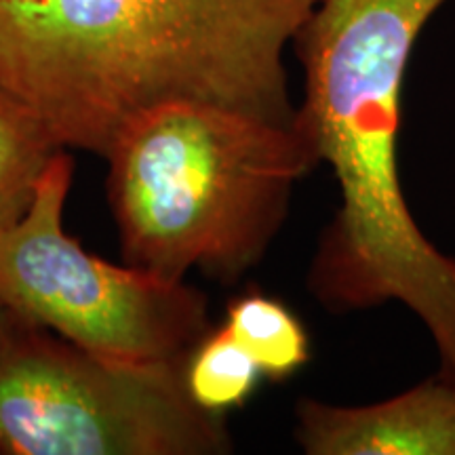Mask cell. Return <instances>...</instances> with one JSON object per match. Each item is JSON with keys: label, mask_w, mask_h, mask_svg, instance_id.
<instances>
[{"label": "cell", "mask_w": 455, "mask_h": 455, "mask_svg": "<svg viewBox=\"0 0 455 455\" xmlns=\"http://www.w3.org/2000/svg\"><path fill=\"white\" fill-rule=\"evenodd\" d=\"M318 0H0V91L106 156L141 112L201 101L293 123L284 51Z\"/></svg>", "instance_id": "obj_1"}, {"label": "cell", "mask_w": 455, "mask_h": 455, "mask_svg": "<svg viewBox=\"0 0 455 455\" xmlns=\"http://www.w3.org/2000/svg\"><path fill=\"white\" fill-rule=\"evenodd\" d=\"M445 3L318 0L293 41L304 72L293 127L339 195L310 266L315 298L335 312L407 306L455 382V258L415 224L396 155L409 60Z\"/></svg>", "instance_id": "obj_2"}, {"label": "cell", "mask_w": 455, "mask_h": 455, "mask_svg": "<svg viewBox=\"0 0 455 455\" xmlns=\"http://www.w3.org/2000/svg\"><path fill=\"white\" fill-rule=\"evenodd\" d=\"M104 158L124 264L221 283L264 258L295 184L316 164L293 123L201 101L138 114Z\"/></svg>", "instance_id": "obj_3"}, {"label": "cell", "mask_w": 455, "mask_h": 455, "mask_svg": "<svg viewBox=\"0 0 455 455\" xmlns=\"http://www.w3.org/2000/svg\"><path fill=\"white\" fill-rule=\"evenodd\" d=\"M181 367L108 361L13 315L0 341V453H228L224 418L195 405Z\"/></svg>", "instance_id": "obj_4"}, {"label": "cell", "mask_w": 455, "mask_h": 455, "mask_svg": "<svg viewBox=\"0 0 455 455\" xmlns=\"http://www.w3.org/2000/svg\"><path fill=\"white\" fill-rule=\"evenodd\" d=\"M72 178L61 148L26 213L0 232V304L108 361L184 365L212 329L207 299L186 281L84 251L64 228Z\"/></svg>", "instance_id": "obj_5"}, {"label": "cell", "mask_w": 455, "mask_h": 455, "mask_svg": "<svg viewBox=\"0 0 455 455\" xmlns=\"http://www.w3.org/2000/svg\"><path fill=\"white\" fill-rule=\"evenodd\" d=\"M295 418L308 455H455V382L443 375L365 407L301 398Z\"/></svg>", "instance_id": "obj_6"}, {"label": "cell", "mask_w": 455, "mask_h": 455, "mask_svg": "<svg viewBox=\"0 0 455 455\" xmlns=\"http://www.w3.org/2000/svg\"><path fill=\"white\" fill-rule=\"evenodd\" d=\"M224 325L264 378L284 382L310 361L306 327L283 301L249 291L228 304Z\"/></svg>", "instance_id": "obj_7"}, {"label": "cell", "mask_w": 455, "mask_h": 455, "mask_svg": "<svg viewBox=\"0 0 455 455\" xmlns=\"http://www.w3.org/2000/svg\"><path fill=\"white\" fill-rule=\"evenodd\" d=\"M60 150L41 118L0 91V232L26 213L44 169Z\"/></svg>", "instance_id": "obj_8"}, {"label": "cell", "mask_w": 455, "mask_h": 455, "mask_svg": "<svg viewBox=\"0 0 455 455\" xmlns=\"http://www.w3.org/2000/svg\"><path fill=\"white\" fill-rule=\"evenodd\" d=\"M181 378L188 396L203 411L224 418L253 396L264 378L226 325L209 329L186 356Z\"/></svg>", "instance_id": "obj_9"}, {"label": "cell", "mask_w": 455, "mask_h": 455, "mask_svg": "<svg viewBox=\"0 0 455 455\" xmlns=\"http://www.w3.org/2000/svg\"><path fill=\"white\" fill-rule=\"evenodd\" d=\"M11 321H13V312L7 310L3 304H0V341H3V335L7 331Z\"/></svg>", "instance_id": "obj_10"}]
</instances>
